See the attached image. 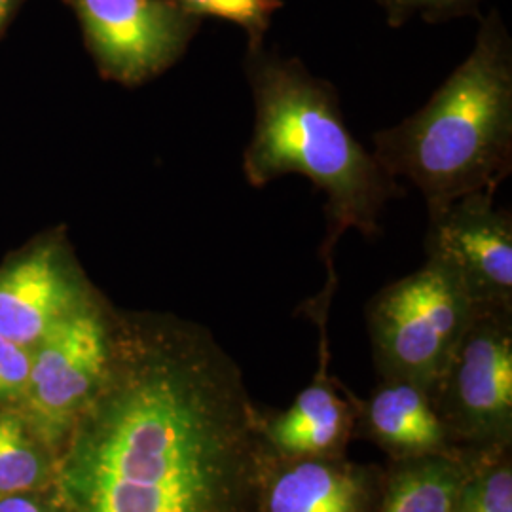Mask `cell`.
I'll list each match as a JSON object with an SVG mask.
<instances>
[{
	"instance_id": "17",
	"label": "cell",
	"mask_w": 512,
	"mask_h": 512,
	"mask_svg": "<svg viewBox=\"0 0 512 512\" xmlns=\"http://www.w3.org/2000/svg\"><path fill=\"white\" fill-rule=\"evenodd\" d=\"M387 16L389 25L401 27L414 16L425 21H446L473 14L480 0H376Z\"/></svg>"
},
{
	"instance_id": "16",
	"label": "cell",
	"mask_w": 512,
	"mask_h": 512,
	"mask_svg": "<svg viewBox=\"0 0 512 512\" xmlns=\"http://www.w3.org/2000/svg\"><path fill=\"white\" fill-rule=\"evenodd\" d=\"M184 12L196 18L226 19L241 27L249 42H264V35L283 0H175Z\"/></svg>"
},
{
	"instance_id": "15",
	"label": "cell",
	"mask_w": 512,
	"mask_h": 512,
	"mask_svg": "<svg viewBox=\"0 0 512 512\" xmlns=\"http://www.w3.org/2000/svg\"><path fill=\"white\" fill-rule=\"evenodd\" d=\"M465 452L467 473L454 512H512V444Z\"/></svg>"
},
{
	"instance_id": "10",
	"label": "cell",
	"mask_w": 512,
	"mask_h": 512,
	"mask_svg": "<svg viewBox=\"0 0 512 512\" xmlns=\"http://www.w3.org/2000/svg\"><path fill=\"white\" fill-rule=\"evenodd\" d=\"M384 465L348 456L275 458L266 452L255 512H376Z\"/></svg>"
},
{
	"instance_id": "13",
	"label": "cell",
	"mask_w": 512,
	"mask_h": 512,
	"mask_svg": "<svg viewBox=\"0 0 512 512\" xmlns=\"http://www.w3.org/2000/svg\"><path fill=\"white\" fill-rule=\"evenodd\" d=\"M376 512H454L467 473V452L389 459Z\"/></svg>"
},
{
	"instance_id": "12",
	"label": "cell",
	"mask_w": 512,
	"mask_h": 512,
	"mask_svg": "<svg viewBox=\"0 0 512 512\" xmlns=\"http://www.w3.org/2000/svg\"><path fill=\"white\" fill-rule=\"evenodd\" d=\"M355 437L372 442L393 461L456 450L431 391L404 380H380L370 397H355Z\"/></svg>"
},
{
	"instance_id": "19",
	"label": "cell",
	"mask_w": 512,
	"mask_h": 512,
	"mask_svg": "<svg viewBox=\"0 0 512 512\" xmlns=\"http://www.w3.org/2000/svg\"><path fill=\"white\" fill-rule=\"evenodd\" d=\"M0 512H55L52 499L50 507L38 494H12L0 497Z\"/></svg>"
},
{
	"instance_id": "14",
	"label": "cell",
	"mask_w": 512,
	"mask_h": 512,
	"mask_svg": "<svg viewBox=\"0 0 512 512\" xmlns=\"http://www.w3.org/2000/svg\"><path fill=\"white\" fill-rule=\"evenodd\" d=\"M55 454L16 410H0V497L52 488Z\"/></svg>"
},
{
	"instance_id": "7",
	"label": "cell",
	"mask_w": 512,
	"mask_h": 512,
	"mask_svg": "<svg viewBox=\"0 0 512 512\" xmlns=\"http://www.w3.org/2000/svg\"><path fill=\"white\" fill-rule=\"evenodd\" d=\"M74 8L99 69L122 84L171 67L202 21L175 0H74Z\"/></svg>"
},
{
	"instance_id": "9",
	"label": "cell",
	"mask_w": 512,
	"mask_h": 512,
	"mask_svg": "<svg viewBox=\"0 0 512 512\" xmlns=\"http://www.w3.org/2000/svg\"><path fill=\"white\" fill-rule=\"evenodd\" d=\"M425 253L461 277L473 306L512 308V215L492 192L429 213Z\"/></svg>"
},
{
	"instance_id": "2",
	"label": "cell",
	"mask_w": 512,
	"mask_h": 512,
	"mask_svg": "<svg viewBox=\"0 0 512 512\" xmlns=\"http://www.w3.org/2000/svg\"><path fill=\"white\" fill-rule=\"evenodd\" d=\"M245 76L255 101V128L243 152L247 183L262 188L285 175H302L327 196L321 258L348 230L380 234V220L403 188L349 131L336 88L298 57L249 42Z\"/></svg>"
},
{
	"instance_id": "18",
	"label": "cell",
	"mask_w": 512,
	"mask_h": 512,
	"mask_svg": "<svg viewBox=\"0 0 512 512\" xmlns=\"http://www.w3.org/2000/svg\"><path fill=\"white\" fill-rule=\"evenodd\" d=\"M31 368V351L0 334V401L19 403Z\"/></svg>"
},
{
	"instance_id": "3",
	"label": "cell",
	"mask_w": 512,
	"mask_h": 512,
	"mask_svg": "<svg viewBox=\"0 0 512 512\" xmlns=\"http://www.w3.org/2000/svg\"><path fill=\"white\" fill-rule=\"evenodd\" d=\"M385 171L414 184L427 213L492 192L512 173V38L499 12L482 19L475 46L431 99L374 135Z\"/></svg>"
},
{
	"instance_id": "6",
	"label": "cell",
	"mask_w": 512,
	"mask_h": 512,
	"mask_svg": "<svg viewBox=\"0 0 512 512\" xmlns=\"http://www.w3.org/2000/svg\"><path fill=\"white\" fill-rule=\"evenodd\" d=\"M431 397L456 448L512 444V308L475 306Z\"/></svg>"
},
{
	"instance_id": "11",
	"label": "cell",
	"mask_w": 512,
	"mask_h": 512,
	"mask_svg": "<svg viewBox=\"0 0 512 512\" xmlns=\"http://www.w3.org/2000/svg\"><path fill=\"white\" fill-rule=\"evenodd\" d=\"M97 298L57 247H40L0 270V334L31 349Z\"/></svg>"
},
{
	"instance_id": "20",
	"label": "cell",
	"mask_w": 512,
	"mask_h": 512,
	"mask_svg": "<svg viewBox=\"0 0 512 512\" xmlns=\"http://www.w3.org/2000/svg\"><path fill=\"white\" fill-rule=\"evenodd\" d=\"M10 8H12V0H0V27H2L4 19L8 16Z\"/></svg>"
},
{
	"instance_id": "4",
	"label": "cell",
	"mask_w": 512,
	"mask_h": 512,
	"mask_svg": "<svg viewBox=\"0 0 512 512\" xmlns=\"http://www.w3.org/2000/svg\"><path fill=\"white\" fill-rule=\"evenodd\" d=\"M473 302L446 262L427 256L366 306V329L380 380H404L429 391L452 361L473 317Z\"/></svg>"
},
{
	"instance_id": "8",
	"label": "cell",
	"mask_w": 512,
	"mask_h": 512,
	"mask_svg": "<svg viewBox=\"0 0 512 512\" xmlns=\"http://www.w3.org/2000/svg\"><path fill=\"white\" fill-rule=\"evenodd\" d=\"M338 285L334 270L327 272L323 293L308 306L319 327V366L287 410L256 408L255 427L264 450L275 458L348 456L355 439V395L329 372V310Z\"/></svg>"
},
{
	"instance_id": "1",
	"label": "cell",
	"mask_w": 512,
	"mask_h": 512,
	"mask_svg": "<svg viewBox=\"0 0 512 512\" xmlns=\"http://www.w3.org/2000/svg\"><path fill=\"white\" fill-rule=\"evenodd\" d=\"M243 372L200 325H120L55 454V512H255L266 450Z\"/></svg>"
},
{
	"instance_id": "5",
	"label": "cell",
	"mask_w": 512,
	"mask_h": 512,
	"mask_svg": "<svg viewBox=\"0 0 512 512\" xmlns=\"http://www.w3.org/2000/svg\"><path fill=\"white\" fill-rule=\"evenodd\" d=\"M118 329L95 300L31 349L29 380L18 410L54 454L105 384Z\"/></svg>"
}]
</instances>
